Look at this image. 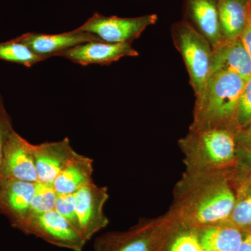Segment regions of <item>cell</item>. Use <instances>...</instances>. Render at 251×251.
Masks as SVG:
<instances>
[{"label":"cell","mask_w":251,"mask_h":251,"mask_svg":"<svg viewBox=\"0 0 251 251\" xmlns=\"http://www.w3.org/2000/svg\"><path fill=\"white\" fill-rule=\"evenodd\" d=\"M246 81L227 71L211 73L202 92L196 97L192 130L236 126V115Z\"/></svg>","instance_id":"cell-1"},{"label":"cell","mask_w":251,"mask_h":251,"mask_svg":"<svg viewBox=\"0 0 251 251\" xmlns=\"http://www.w3.org/2000/svg\"><path fill=\"white\" fill-rule=\"evenodd\" d=\"M178 230L173 221L141 220L124 232H110L96 238L93 251H165Z\"/></svg>","instance_id":"cell-2"},{"label":"cell","mask_w":251,"mask_h":251,"mask_svg":"<svg viewBox=\"0 0 251 251\" xmlns=\"http://www.w3.org/2000/svg\"><path fill=\"white\" fill-rule=\"evenodd\" d=\"M173 41L186 64L196 97L202 92L211 70L212 47L209 41L183 20L172 28Z\"/></svg>","instance_id":"cell-3"},{"label":"cell","mask_w":251,"mask_h":251,"mask_svg":"<svg viewBox=\"0 0 251 251\" xmlns=\"http://www.w3.org/2000/svg\"><path fill=\"white\" fill-rule=\"evenodd\" d=\"M18 229L72 251H83L87 243L80 232L54 209L39 215H29Z\"/></svg>","instance_id":"cell-4"},{"label":"cell","mask_w":251,"mask_h":251,"mask_svg":"<svg viewBox=\"0 0 251 251\" xmlns=\"http://www.w3.org/2000/svg\"><path fill=\"white\" fill-rule=\"evenodd\" d=\"M183 145L198 159L211 167L228 164L235 156L236 135L227 128L193 130Z\"/></svg>","instance_id":"cell-5"},{"label":"cell","mask_w":251,"mask_h":251,"mask_svg":"<svg viewBox=\"0 0 251 251\" xmlns=\"http://www.w3.org/2000/svg\"><path fill=\"white\" fill-rule=\"evenodd\" d=\"M157 20L156 14L135 18H120L95 13L76 29L93 34L105 42L131 44L132 41L140 37L147 28L154 25Z\"/></svg>","instance_id":"cell-6"},{"label":"cell","mask_w":251,"mask_h":251,"mask_svg":"<svg viewBox=\"0 0 251 251\" xmlns=\"http://www.w3.org/2000/svg\"><path fill=\"white\" fill-rule=\"evenodd\" d=\"M201 196L191 208L189 224L203 228L228 221L237 198L226 181L209 186Z\"/></svg>","instance_id":"cell-7"},{"label":"cell","mask_w":251,"mask_h":251,"mask_svg":"<svg viewBox=\"0 0 251 251\" xmlns=\"http://www.w3.org/2000/svg\"><path fill=\"white\" fill-rule=\"evenodd\" d=\"M74 195L79 230L88 242L109 224L108 217L104 213V206L109 198L108 188L99 186L93 181Z\"/></svg>","instance_id":"cell-8"},{"label":"cell","mask_w":251,"mask_h":251,"mask_svg":"<svg viewBox=\"0 0 251 251\" xmlns=\"http://www.w3.org/2000/svg\"><path fill=\"white\" fill-rule=\"evenodd\" d=\"M32 145L17 132L11 130L4 145L1 181L4 179L30 182L38 181Z\"/></svg>","instance_id":"cell-9"},{"label":"cell","mask_w":251,"mask_h":251,"mask_svg":"<svg viewBox=\"0 0 251 251\" xmlns=\"http://www.w3.org/2000/svg\"><path fill=\"white\" fill-rule=\"evenodd\" d=\"M138 51L129 43L114 44L103 41L84 43L59 54L75 64L82 66L90 64L110 65L125 57H138Z\"/></svg>","instance_id":"cell-10"},{"label":"cell","mask_w":251,"mask_h":251,"mask_svg":"<svg viewBox=\"0 0 251 251\" xmlns=\"http://www.w3.org/2000/svg\"><path fill=\"white\" fill-rule=\"evenodd\" d=\"M36 182L4 179L0 184V213L19 229L31 211Z\"/></svg>","instance_id":"cell-11"},{"label":"cell","mask_w":251,"mask_h":251,"mask_svg":"<svg viewBox=\"0 0 251 251\" xmlns=\"http://www.w3.org/2000/svg\"><path fill=\"white\" fill-rule=\"evenodd\" d=\"M38 181L52 184L76 151L69 138L32 145Z\"/></svg>","instance_id":"cell-12"},{"label":"cell","mask_w":251,"mask_h":251,"mask_svg":"<svg viewBox=\"0 0 251 251\" xmlns=\"http://www.w3.org/2000/svg\"><path fill=\"white\" fill-rule=\"evenodd\" d=\"M16 39L27 46L34 53L48 59L84 43L100 41L93 34L76 29L54 34L28 32L18 36Z\"/></svg>","instance_id":"cell-13"},{"label":"cell","mask_w":251,"mask_h":251,"mask_svg":"<svg viewBox=\"0 0 251 251\" xmlns=\"http://www.w3.org/2000/svg\"><path fill=\"white\" fill-rule=\"evenodd\" d=\"M185 21L210 43L212 49L223 42L218 0H185Z\"/></svg>","instance_id":"cell-14"},{"label":"cell","mask_w":251,"mask_h":251,"mask_svg":"<svg viewBox=\"0 0 251 251\" xmlns=\"http://www.w3.org/2000/svg\"><path fill=\"white\" fill-rule=\"evenodd\" d=\"M218 70L234 73L247 81L251 77V57L240 38L223 41L212 49L211 73Z\"/></svg>","instance_id":"cell-15"},{"label":"cell","mask_w":251,"mask_h":251,"mask_svg":"<svg viewBox=\"0 0 251 251\" xmlns=\"http://www.w3.org/2000/svg\"><path fill=\"white\" fill-rule=\"evenodd\" d=\"M94 160L75 152L54 180L57 194H74L86 185L93 182Z\"/></svg>","instance_id":"cell-16"},{"label":"cell","mask_w":251,"mask_h":251,"mask_svg":"<svg viewBox=\"0 0 251 251\" xmlns=\"http://www.w3.org/2000/svg\"><path fill=\"white\" fill-rule=\"evenodd\" d=\"M220 29L223 41L239 39L251 14L249 0H218Z\"/></svg>","instance_id":"cell-17"},{"label":"cell","mask_w":251,"mask_h":251,"mask_svg":"<svg viewBox=\"0 0 251 251\" xmlns=\"http://www.w3.org/2000/svg\"><path fill=\"white\" fill-rule=\"evenodd\" d=\"M198 234L204 250L238 251L244 239L245 230L226 221L203 227Z\"/></svg>","instance_id":"cell-18"},{"label":"cell","mask_w":251,"mask_h":251,"mask_svg":"<svg viewBox=\"0 0 251 251\" xmlns=\"http://www.w3.org/2000/svg\"><path fill=\"white\" fill-rule=\"evenodd\" d=\"M0 59L31 67L48 58L34 53L27 46L14 39L0 43Z\"/></svg>","instance_id":"cell-19"},{"label":"cell","mask_w":251,"mask_h":251,"mask_svg":"<svg viewBox=\"0 0 251 251\" xmlns=\"http://www.w3.org/2000/svg\"><path fill=\"white\" fill-rule=\"evenodd\" d=\"M227 221L243 230L251 229V184L242 188L236 198L233 210Z\"/></svg>","instance_id":"cell-20"},{"label":"cell","mask_w":251,"mask_h":251,"mask_svg":"<svg viewBox=\"0 0 251 251\" xmlns=\"http://www.w3.org/2000/svg\"><path fill=\"white\" fill-rule=\"evenodd\" d=\"M57 195L53 185L36 181L29 215H39L54 209Z\"/></svg>","instance_id":"cell-21"},{"label":"cell","mask_w":251,"mask_h":251,"mask_svg":"<svg viewBox=\"0 0 251 251\" xmlns=\"http://www.w3.org/2000/svg\"><path fill=\"white\" fill-rule=\"evenodd\" d=\"M165 251H204L194 229H178L170 239Z\"/></svg>","instance_id":"cell-22"},{"label":"cell","mask_w":251,"mask_h":251,"mask_svg":"<svg viewBox=\"0 0 251 251\" xmlns=\"http://www.w3.org/2000/svg\"><path fill=\"white\" fill-rule=\"evenodd\" d=\"M251 125V77L246 81L241 94L236 115V127L239 130Z\"/></svg>","instance_id":"cell-23"},{"label":"cell","mask_w":251,"mask_h":251,"mask_svg":"<svg viewBox=\"0 0 251 251\" xmlns=\"http://www.w3.org/2000/svg\"><path fill=\"white\" fill-rule=\"evenodd\" d=\"M54 209L57 211L64 219H67L75 229L80 232L76 210H75V195H57V201H56Z\"/></svg>","instance_id":"cell-24"},{"label":"cell","mask_w":251,"mask_h":251,"mask_svg":"<svg viewBox=\"0 0 251 251\" xmlns=\"http://www.w3.org/2000/svg\"><path fill=\"white\" fill-rule=\"evenodd\" d=\"M14 130L11 119L4 108L2 100L0 98V184L1 182V167H2L3 156L5 143L8 135Z\"/></svg>","instance_id":"cell-25"},{"label":"cell","mask_w":251,"mask_h":251,"mask_svg":"<svg viewBox=\"0 0 251 251\" xmlns=\"http://www.w3.org/2000/svg\"><path fill=\"white\" fill-rule=\"evenodd\" d=\"M236 141L247 148L248 150H251V125L237 132L236 135Z\"/></svg>","instance_id":"cell-26"},{"label":"cell","mask_w":251,"mask_h":251,"mask_svg":"<svg viewBox=\"0 0 251 251\" xmlns=\"http://www.w3.org/2000/svg\"><path fill=\"white\" fill-rule=\"evenodd\" d=\"M240 39L243 46L247 50L248 53L251 57V16L247 27L243 31L242 35L240 36Z\"/></svg>","instance_id":"cell-27"},{"label":"cell","mask_w":251,"mask_h":251,"mask_svg":"<svg viewBox=\"0 0 251 251\" xmlns=\"http://www.w3.org/2000/svg\"><path fill=\"white\" fill-rule=\"evenodd\" d=\"M238 251H251V229L245 230L244 239Z\"/></svg>","instance_id":"cell-28"},{"label":"cell","mask_w":251,"mask_h":251,"mask_svg":"<svg viewBox=\"0 0 251 251\" xmlns=\"http://www.w3.org/2000/svg\"><path fill=\"white\" fill-rule=\"evenodd\" d=\"M247 158L251 161V150H249V153L247 154Z\"/></svg>","instance_id":"cell-29"},{"label":"cell","mask_w":251,"mask_h":251,"mask_svg":"<svg viewBox=\"0 0 251 251\" xmlns=\"http://www.w3.org/2000/svg\"><path fill=\"white\" fill-rule=\"evenodd\" d=\"M249 184H251V178L250 179H249Z\"/></svg>","instance_id":"cell-30"},{"label":"cell","mask_w":251,"mask_h":251,"mask_svg":"<svg viewBox=\"0 0 251 251\" xmlns=\"http://www.w3.org/2000/svg\"><path fill=\"white\" fill-rule=\"evenodd\" d=\"M204 251H212V250H204Z\"/></svg>","instance_id":"cell-31"},{"label":"cell","mask_w":251,"mask_h":251,"mask_svg":"<svg viewBox=\"0 0 251 251\" xmlns=\"http://www.w3.org/2000/svg\"><path fill=\"white\" fill-rule=\"evenodd\" d=\"M249 2H250L251 4V0H249Z\"/></svg>","instance_id":"cell-32"},{"label":"cell","mask_w":251,"mask_h":251,"mask_svg":"<svg viewBox=\"0 0 251 251\" xmlns=\"http://www.w3.org/2000/svg\"></svg>","instance_id":"cell-33"}]
</instances>
